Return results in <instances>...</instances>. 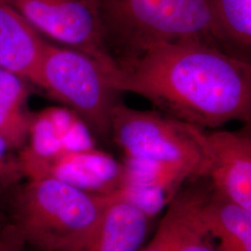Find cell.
Returning <instances> with one entry per match:
<instances>
[{"instance_id":"1","label":"cell","mask_w":251,"mask_h":251,"mask_svg":"<svg viewBox=\"0 0 251 251\" xmlns=\"http://www.w3.org/2000/svg\"><path fill=\"white\" fill-rule=\"evenodd\" d=\"M160 112L198 127L251 123V63L214 44L185 40L154 46L108 76Z\"/></svg>"},{"instance_id":"2","label":"cell","mask_w":251,"mask_h":251,"mask_svg":"<svg viewBox=\"0 0 251 251\" xmlns=\"http://www.w3.org/2000/svg\"><path fill=\"white\" fill-rule=\"evenodd\" d=\"M97 3L104 42L117 67L162 43L199 40L220 47L206 0Z\"/></svg>"},{"instance_id":"3","label":"cell","mask_w":251,"mask_h":251,"mask_svg":"<svg viewBox=\"0 0 251 251\" xmlns=\"http://www.w3.org/2000/svg\"><path fill=\"white\" fill-rule=\"evenodd\" d=\"M119 193L90 194L50 177L24 179L9 196L7 213L29 249L63 251L87 236Z\"/></svg>"},{"instance_id":"4","label":"cell","mask_w":251,"mask_h":251,"mask_svg":"<svg viewBox=\"0 0 251 251\" xmlns=\"http://www.w3.org/2000/svg\"><path fill=\"white\" fill-rule=\"evenodd\" d=\"M111 141L127 159L174 166L193 179L207 175L209 152L204 129L160 111H139L118 102L112 115Z\"/></svg>"},{"instance_id":"5","label":"cell","mask_w":251,"mask_h":251,"mask_svg":"<svg viewBox=\"0 0 251 251\" xmlns=\"http://www.w3.org/2000/svg\"><path fill=\"white\" fill-rule=\"evenodd\" d=\"M36 86L63 103L91 134L111 141L112 115L119 91L104 68L88 54L48 42Z\"/></svg>"},{"instance_id":"6","label":"cell","mask_w":251,"mask_h":251,"mask_svg":"<svg viewBox=\"0 0 251 251\" xmlns=\"http://www.w3.org/2000/svg\"><path fill=\"white\" fill-rule=\"evenodd\" d=\"M41 35L118 69L104 42L97 0H3Z\"/></svg>"},{"instance_id":"7","label":"cell","mask_w":251,"mask_h":251,"mask_svg":"<svg viewBox=\"0 0 251 251\" xmlns=\"http://www.w3.org/2000/svg\"><path fill=\"white\" fill-rule=\"evenodd\" d=\"M24 179L50 177L96 195L112 196L120 192L124 165L94 147L63 149L45 157L17 154Z\"/></svg>"},{"instance_id":"8","label":"cell","mask_w":251,"mask_h":251,"mask_svg":"<svg viewBox=\"0 0 251 251\" xmlns=\"http://www.w3.org/2000/svg\"><path fill=\"white\" fill-rule=\"evenodd\" d=\"M207 179L212 188L251 211V137L242 131L206 133Z\"/></svg>"},{"instance_id":"9","label":"cell","mask_w":251,"mask_h":251,"mask_svg":"<svg viewBox=\"0 0 251 251\" xmlns=\"http://www.w3.org/2000/svg\"><path fill=\"white\" fill-rule=\"evenodd\" d=\"M151 218L119 193L80 242L63 251H140Z\"/></svg>"},{"instance_id":"10","label":"cell","mask_w":251,"mask_h":251,"mask_svg":"<svg viewBox=\"0 0 251 251\" xmlns=\"http://www.w3.org/2000/svg\"><path fill=\"white\" fill-rule=\"evenodd\" d=\"M48 42L26 20L0 0V68L36 85Z\"/></svg>"},{"instance_id":"11","label":"cell","mask_w":251,"mask_h":251,"mask_svg":"<svg viewBox=\"0 0 251 251\" xmlns=\"http://www.w3.org/2000/svg\"><path fill=\"white\" fill-rule=\"evenodd\" d=\"M90 134L69 109H48L33 116L26 144L17 154L45 157L63 149L94 147Z\"/></svg>"},{"instance_id":"12","label":"cell","mask_w":251,"mask_h":251,"mask_svg":"<svg viewBox=\"0 0 251 251\" xmlns=\"http://www.w3.org/2000/svg\"><path fill=\"white\" fill-rule=\"evenodd\" d=\"M197 220L218 251H251V211L211 189L200 203Z\"/></svg>"},{"instance_id":"13","label":"cell","mask_w":251,"mask_h":251,"mask_svg":"<svg viewBox=\"0 0 251 251\" xmlns=\"http://www.w3.org/2000/svg\"><path fill=\"white\" fill-rule=\"evenodd\" d=\"M206 3L220 47L251 63V0H206Z\"/></svg>"},{"instance_id":"14","label":"cell","mask_w":251,"mask_h":251,"mask_svg":"<svg viewBox=\"0 0 251 251\" xmlns=\"http://www.w3.org/2000/svg\"><path fill=\"white\" fill-rule=\"evenodd\" d=\"M28 82L0 68V135L17 154L27 143L33 120L27 100Z\"/></svg>"},{"instance_id":"15","label":"cell","mask_w":251,"mask_h":251,"mask_svg":"<svg viewBox=\"0 0 251 251\" xmlns=\"http://www.w3.org/2000/svg\"><path fill=\"white\" fill-rule=\"evenodd\" d=\"M211 189L206 177L198 178L196 183L178 192L158 225L150 243L140 251H175L180 236L199 204Z\"/></svg>"},{"instance_id":"16","label":"cell","mask_w":251,"mask_h":251,"mask_svg":"<svg viewBox=\"0 0 251 251\" xmlns=\"http://www.w3.org/2000/svg\"><path fill=\"white\" fill-rule=\"evenodd\" d=\"M197 210L185 226L175 251H218L210 241V236L198 224Z\"/></svg>"},{"instance_id":"17","label":"cell","mask_w":251,"mask_h":251,"mask_svg":"<svg viewBox=\"0 0 251 251\" xmlns=\"http://www.w3.org/2000/svg\"><path fill=\"white\" fill-rule=\"evenodd\" d=\"M24 179L19 169L17 154L13 152L0 135V180L17 184Z\"/></svg>"},{"instance_id":"18","label":"cell","mask_w":251,"mask_h":251,"mask_svg":"<svg viewBox=\"0 0 251 251\" xmlns=\"http://www.w3.org/2000/svg\"><path fill=\"white\" fill-rule=\"evenodd\" d=\"M0 251H27L26 243L11 223L7 208L0 211Z\"/></svg>"},{"instance_id":"19","label":"cell","mask_w":251,"mask_h":251,"mask_svg":"<svg viewBox=\"0 0 251 251\" xmlns=\"http://www.w3.org/2000/svg\"><path fill=\"white\" fill-rule=\"evenodd\" d=\"M17 184H9L0 180V211L6 208L11 191Z\"/></svg>"},{"instance_id":"20","label":"cell","mask_w":251,"mask_h":251,"mask_svg":"<svg viewBox=\"0 0 251 251\" xmlns=\"http://www.w3.org/2000/svg\"><path fill=\"white\" fill-rule=\"evenodd\" d=\"M27 251H33V250H31V249H29L28 247H27Z\"/></svg>"}]
</instances>
